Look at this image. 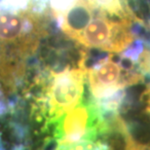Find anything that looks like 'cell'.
Wrapping results in <instances>:
<instances>
[{
    "label": "cell",
    "instance_id": "9",
    "mask_svg": "<svg viewBox=\"0 0 150 150\" xmlns=\"http://www.w3.org/2000/svg\"><path fill=\"white\" fill-rule=\"evenodd\" d=\"M1 1H2V0H0V2H1Z\"/></svg>",
    "mask_w": 150,
    "mask_h": 150
},
{
    "label": "cell",
    "instance_id": "7",
    "mask_svg": "<svg viewBox=\"0 0 150 150\" xmlns=\"http://www.w3.org/2000/svg\"><path fill=\"white\" fill-rule=\"evenodd\" d=\"M126 146L124 150H150V146L134 140L129 134L125 137Z\"/></svg>",
    "mask_w": 150,
    "mask_h": 150
},
{
    "label": "cell",
    "instance_id": "4",
    "mask_svg": "<svg viewBox=\"0 0 150 150\" xmlns=\"http://www.w3.org/2000/svg\"><path fill=\"white\" fill-rule=\"evenodd\" d=\"M87 79L92 98L95 101L114 95L120 90L143 82L144 76L139 70L125 68L113 55L103 57L91 67H87Z\"/></svg>",
    "mask_w": 150,
    "mask_h": 150
},
{
    "label": "cell",
    "instance_id": "5",
    "mask_svg": "<svg viewBox=\"0 0 150 150\" xmlns=\"http://www.w3.org/2000/svg\"><path fill=\"white\" fill-rule=\"evenodd\" d=\"M54 150H113L108 143L104 142L103 139H87L73 143L69 145L56 146Z\"/></svg>",
    "mask_w": 150,
    "mask_h": 150
},
{
    "label": "cell",
    "instance_id": "8",
    "mask_svg": "<svg viewBox=\"0 0 150 150\" xmlns=\"http://www.w3.org/2000/svg\"><path fill=\"white\" fill-rule=\"evenodd\" d=\"M142 100H143V103H145V111L147 112V114L150 117V84L146 87V89L144 90L143 94L142 96Z\"/></svg>",
    "mask_w": 150,
    "mask_h": 150
},
{
    "label": "cell",
    "instance_id": "3",
    "mask_svg": "<svg viewBox=\"0 0 150 150\" xmlns=\"http://www.w3.org/2000/svg\"><path fill=\"white\" fill-rule=\"evenodd\" d=\"M53 125L52 140L57 146L96 139L112 133L107 119L93 98L90 100H83L77 106L50 126Z\"/></svg>",
    "mask_w": 150,
    "mask_h": 150
},
{
    "label": "cell",
    "instance_id": "6",
    "mask_svg": "<svg viewBox=\"0 0 150 150\" xmlns=\"http://www.w3.org/2000/svg\"><path fill=\"white\" fill-rule=\"evenodd\" d=\"M31 0H2L0 2V12H19L29 9Z\"/></svg>",
    "mask_w": 150,
    "mask_h": 150
},
{
    "label": "cell",
    "instance_id": "1",
    "mask_svg": "<svg viewBox=\"0 0 150 150\" xmlns=\"http://www.w3.org/2000/svg\"><path fill=\"white\" fill-rule=\"evenodd\" d=\"M43 14L30 9L0 12V87L12 93L22 82L26 62L46 35Z\"/></svg>",
    "mask_w": 150,
    "mask_h": 150
},
{
    "label": "cell",
    "instance_id": "2",
    "mask_svg": "<svg viewBox=\"0 0 150 150\" xmlns=\"http://www.w3.org/2000/svg\"><path fill=\"white\" fill-rule=\"evenodd\" d=\"M87 82L86 58L82 54L77 67H67L61 71H50L40 79L39 91L32 114L45 128L77 106L84 98Z\"/></svg>",
    "mask_w": 150,
    "mask_h": 150
}]
</instances>
